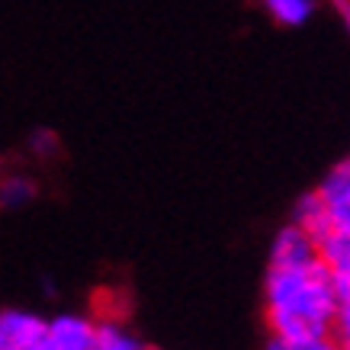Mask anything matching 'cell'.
Wrapping results in <instances>:
<instances>
[{"mask_svg":"<svg viewBox=\"0 0 350 350\" xmlns=\"http://www.w3.org/2000/svg\"><path fill=\"white\" fill-rule=\"evenodd\" d=\"M0 338L7 350H45V321L29 312H0Z\"/></svg>","mask_w":350,"mask_h":350,"instance_id":"3957f363","label":"cell"},{"mask_svg":"<svg viewBox=\"0 0 350 350\" xmlns=\"http://www.w3.org/2000/svg\"><path fill=\"white\" fill-rule=\"evenodd\" d=\"M138 338L126 334V331L113 325V321H103V325H94V350H138Z\"/></svg>","mask_w":350,"mask_h":350,"instance_id":"ba28073f","label":"cell"},{"mask_svg":"<svg viewBox=\"0 0 350 350\" xmlns=\"http://www.w3.org/2000/svg\"><path fill=\"white\" fill-rule=\"evenodd\" d=\"M267 10L283 26H302L312 16V0H267Z\"/></svg>","mask_w":350,"mask_h":350,"instance_id":"9c48e42d","label":"cell"},{"mask_svg":"<svg viewBox=\"0 0 350 350\" xmlns=\"http://www.w3.org/2000/svg\"><path fill=\"white\" fill-rule=\"evenodd\" d=\"M0 350H7V344H3V338H0Z\"/></svg>","mask_w":350,"mask_h":350,"instance_id":"4fadbf2b","label":"cell"},{"mask_svg":"<svg viewBox=\"0 0 350 350\" xmlns=\"http://www.w3.org/2000/svg\"><path fill=\"white\" fill-rule=\"evenodd\" d=\"M315 257V241L312 234L302 232L299 225H289L276 234L273 241V254H270V264L273 267H302Z\"/></svg>","mask_w":350,"mask_h":350,"instance_id":"5b68a950","label":"cell"},{"mask_svg":"<svg viewBox=\"0 0 350 350\" xmlns=\"http://www.w3.org/2000/svg\"><path fill=\"white\" fill-rule=\"evenodd\" d=\"M315 241V257L321 264H328L331 270H350V232H338L328 228L312 238Z\"/></svg>","mask_w":350,"mask_h":350,"instance_id":"8992f818","label":"cell"},{"mask_svg":"<svg viewBox=\"0 0 350 350\" xmlns=\"http://www.w3.org/2000/svg\"><path fill=\"white\" fill-rule=\"evenodd\" d=\"M267 306L331 331L340 306L331 289V267L319 257L302 267H273L267 276Z\"/></svg>","mask_w":350,"mask_h":350,"instance_id":"6da1fadb","label":"cell"},{"mask_svg":"<svg viewBox=\"0 0 350 350\" xmlns=\"http://www.w3.org/2000/svg\"><path fill=\"white\" fill-rule=\"evenodd\" d=\"M36 196V183L29 177H7L0 180V206H23Z\"/></svg>","mask_w":350,"mask_h":350,"instance_id":"30bf717a","label":"cell"},{"mask_svg":"<svg viewBox=\"0 0 350 350\" xmlns=\"http://www.w3.org/2000/svg\"><path fill=\"white\" fill-rule=\"evenodd\" d=\"M45 350H94V325L77 315H62L45 325Z\"/></svg>","mask_w":350,"mask_h":350,"instance_id":"277c9868","label":"cell"},{"mask_svg":"<svg viewBox=\"0 0 350 350\" xmlns=\"http://www.w3.org/2000/svg\"><path fill=\"white\" fill-rule=\"evenodd\" d=\"M296 225L302 232L312 234V238L331 228L328 213H325V202H321L319 193H306V196L296 202Z\"/></svg>","mask_w":350,"mask_h":350,"instance_id":"52a82bcc","label":"cell"},{"mask_svg":"<svg viewBox=\"0 0 350 350\" xmlns=\"http://www.w3.org/2000/svg\"><path fill=\"white\" fill-rule=\"evenodd\" d=\"M325 202V213H328V222L331 228L338 232H350V164H338L331 170L325 183L315 190Z\"/></svg>","mask_w":350,"mask_h":350,"instance_id":"7a4b0ae2","label":"cell"},{"mask_svg":"<svg viewBox=\"0 0 350 350\" xmlns=\"http://www.w3.org/2000/svg\"><path fill=\"white\" fill-rule=\"evenodd\" d=\"M334 7H338V10L347 16V0H334Z\"/></svg>","mask_w":350,"mask_h":350,"instance_id":"7c38bea8","label":"cell"},{"mask_svg":"<svg viewBox=\"0 0 350 350\" xmlns=\"http://www.w3.org/2000/svg\"><path fill=\"white\" fill-rule=\"evenodd\" d=\"M55 148H58V142H55L52 132H36L32 135V151L36 154H55Z\"/></svg>","mask_w":350,"mask_h":350,"instance_id":"8fae6325","label":"cell"}]
</instances>
